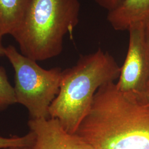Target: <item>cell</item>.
Listing matches in <instances>:
<instances>
[{
  "mask_svg": "<svg viewBox=\"0 0 149 149\" xmlns=\"http://www.w3.org/2000/svg\"><path fill=\"white\" fill-rule=\"evenodd\" d=\"M74 134L94 149H149V102L142 93L106 84Z\"/></svg>",
  "mask_w": 149,
  "mask_h": 149,
  "instance_id": "obj_1",
  "label": "cell"
},
{
  "mask_svg": "<svg viewBox=\"0 0 149 149\" xmlns=\"http://www.w3.org/2000/svg\"><path fill=\"white\" fill-rule=\"evenodd\" d=\"M121 67L112 55L98 49L81 55L72 67L63 71L59 93L49 108L50 118L74 134L90 110L96 92L119 79Z\"/></svg>",
  "mask_w": 149,
  "mask_h": 149,
  "instance_id": "obj_2",
  "label": "cell"
},
{
  "mask_svg": "<svg viewBox=\"0 0 149 149\" xmlns=\"http://www.w3.org/2000/svg\"><path fill=\"white\" fill-rule=\"evenodd\" d=\"M79 0H32L21 26L12 36L21 54L37 61L59 55L64 37L79 23Z\"/></svg>",
  "mask_w": 149,
  "mask_h": 149,
  "instance_id": "obj_3",
  "label": "cell"
},
{
  "mask_svg": "<svg viewBox=\"0 0 149 149\" xmlns=\"http://www.w3.org/2000/svg\"><path fill=\"white\" fill-rule=\"evenodd\" d=\"M5 56L15 70L17 103L27 108L31 119L49 118V108L59 93L63 71L43 69L12 45L6 47Z\"/></svg>",
  "mask_w": 149,
  "mask_h": 149,
  "instance_id": "obj_4",
  "label": "cell"
},
{
  "mask_svg": "<svg viewBox=\"0 0 149 149\" xmlns=\"http://www.w3.org/2000/svg\"><path fill=\"white\" fill-rule=\"evenodd\" d=\"M149 18L132 23L129 33L128 52L116 84L123 92L143 93L149 83Z\"/></svg>",
  "mask_w": 149,
  "mask_h": 149,
  "instance_id": "obj_5",
  "label": "cell"
},
{
  "mask_svg": "<svg viewBox=\"0 0 149 149\" xmlns=\"http://www.w3.org/2000/svg\"><path fill=\"white\" fill-rule=\"evenodd\" d=\"M28 125L34 135L29 149H94L77 134L68 132L56 119H30Z\"/></svg>",
  "mask_w": 149,
  "mask_h": 149,
  "instance_id": "obj_6",
  "label": "cell"
},
{
  "mask_svg": "<svg viewBox=\"0 0 149 149\" xmlns=\"http://www.w3.org/2000/svg\"><path fill=\"white\" fill-rule=\"evenodd\" d=\"M108 12V21L116 31H127L132 23L149 18V0H122Z\"/></svg>",
  "mask_w": 149,
  "mask_h": 149,
  "instance_id": "obj_7",
  "label": "cell"
},
{
  "mask_svg": "<svg viewBox=\"0 0 149 149\" xmlns=\"http://www.w3.org/2000/svg\"><path fill=\"white\" fill-rule=\"evenodd\" d=\"M32 0H0V33L13 34L19 28Z\"/></svg>",
  "mask_w": 149,
  "mask_h": 149,
  "instance_id": "obj_8",
  "label": "cell"
},
{
  "mask_svg": "<svg viewBox=\"0 0 149 149\" xmlns=\"http://www.w3.org/2000/svg\"><path fill=\"white\" fill-rule=\"evenodd\" d=\"M17 103L14 87L11 85L5 69L0 66V109Z\"/></svg>",
  "mask_w": 149,
  "mask_h": 149,
  "instance_id": "obj_9",
  "label": "cell"
},
{
  "mask_svg": "<svg viewBox=\"0 0 149 149\" xmlns=\"http://www.w3.org/2000/svg\"><path fill=\"white\" fill-rule=\"evenodd\" d=\"M34 140V135L32 132L22 136H14L7 138L0 136V149L12 148H30Z\"/></svg>",
  "mask_w": 149,
  "mask_h": 149,
  "instance_id": "obj_10",
  "label": "cell"
},
{
  "mask_svg": "<svg viewBox=\"0 0 149 149\" xmlns=\"http://www.w3.org/2000/svg\"><path fill=\"white\" fill-rule=\"evenodd\" d=\"M122 0H95L99 6L107 10L108 12L114 9Z\"/></svg>",
  "mask_w": 149,
  "mask_h": 149,
  "instance_id": "obj_11",
  "label": "cell"
},
{
  "mask_svg": "<svg viewBox=\"0 0 149 149\" xmlns=\"http://www.w3.org/2000/svg\"><path fill=\"white\" fill-rule=\"evenodd\" d=\"M3 36L0 33V58L5 56V48L3 46L2 43V39Z\"/></svg>",
  "mask_w": 149,
  "mask_h": 149,
  "instance_id": "obj_12",
  "label": "cell"
},
{
  "mask_svg": "<svg viewBox=\"0 0 149 149\" xmlns=\"http://www.w3.org/2000/svg\"><path fill=\"white\" fill-rule=\"evenodd\" d=\"M142 95L145 97V98L149 102V86L148 87L146 90L145 91L144 93H142Z\"/></svg>",
  "mask_w": 149,
  "mask_h": 149,
  "instance_id": "obj_13",
  "label": "cell"
},
{
  "mask_svg": "<svg viewBox=\"0 0 149 149\" xmlns=\"http://www.w3.org/2000/svg\"><path fill=\"white\" fill-rule=\"evenodd\" d=\"M7 149H29V148H12Z\"/></svg>",
  "mask_w": 149,
  "mask_h": 149,
  "instance_id": "obj_14",
  "label": "cell"
},
{
  "mask_svg": "<svg viewBox=\"0 0 149 149\" xmlns=\"http://www.w3.org/2000/svg\"><path fill=\"white\" fill-rule=\"evenodd\" d=\"M148 35H149V23H148ZM148 86H149V83Z\"/></svg>",
  "mask_w": 149,
  "mask_h": 149,
  "instance_id": "obj_15",
  "label": "cell"
}]
</instances>
